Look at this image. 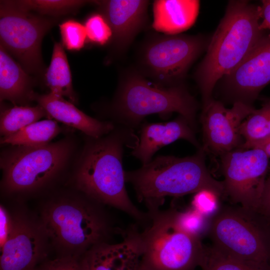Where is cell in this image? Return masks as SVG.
I'll list each match as a JSON object with an SVG mask.
<instances>
[{"label":"cell","instance_id":"4316f807","mask_svg":"<svg viewBox=\"0 0 270 270\" xmlns=\"http://www.w3.org/2000/svg\"><path fill=\"white\" fill-rule=\"evenodd\" d=\"M62 44L69 50H79L84 46L87 36L85 26L78 21L68 20L59 25Z\"/></svg>","mask_w":270,"mask_h":270},{"label":"cell","instance_id":"5bb4252c","mask_svg":"<svg viewBox=\"0 0 270 270\" xmlns=\"http://www.w3.org/2000/svg\"><path fill=\"white\" fill-rule=\"evenodd\" d=\"M226 95L249 105L270 83V36L265 35L242 62L224 77Z\"/></svg>","mask_w":270,"mask_h":270},{"label":"cell","instance_id":"4fadbf2b","mask_svg":"<svg viewBox=\"0 0 270 270\" xmlns=\"http://www.w3.org/2000/svg\"><path fill=\"white\" fill-rule=\"evenodd\" d=\"M46 239L40 222L22 214L13 216L10 233L0 247V270H34L46 254Z\"/></svg>","mask_w":270,"mask_h":270},{"label":"cell","instance_id":"3957f363","mask_svg":"<svg viewBox=\"0 0 270 270\" xmlns=\"http://www.w3.org/2000/svg\"><path fill=\"white\" fill-rule=\"evenodd\" d=\"M125 178L149 216L160 210L166 196L179 197L204 189L224 195L222 182L214 179L208 170L202 148L184 158L158 156L138 169L126 171Z\"/></svg>","mask_w":270,"mask_h":270},{"label":"cell","instance_id":"4dcf8cb0","mask_svg":"<svg viewBox=\"0 0 270 270\" xmlns=\"http://www.w3.org/2000/svg\"><path fill=\"white\" fill-rule=\"evenodd\" d=\"M34 270H81L78 256H62L48 261Z\"/></svg>","mask_w":270,"mask_h":270},{"label":"cell","instance_id":"ffe728a7","mask_svg":"<svg viewBox=\"0 0 270 270\" xmlns=\"http://www.w3.org/2000/svg\"><path fill=\"white\" fill-rule=\"evenodd\" d=\"M34 82L20 64L0 44V100L28 106L34 92Z\"/></svg>","mask_w":270,"mask_h":270},{"label":"cell","instance_id":"ba28073f","mask_svg":"<svg viewBox=\"0 0 270 270\" xmlns=\"http://www.w3.org/2000/svg\"><path fill=\"white\" fill-rule=\"evenodd\" d=\"M206 46V40L200 35H154L140 47L136 70L164 87L182 84L189 68Z\"/></svg>","mask_w":270,"mask_h":270},{"label":"cell","instance_id":"f1b7e54d","mask_svg":"<svg viewBox=\"0 0 270 270\" xmlns=\"http://www.w3.org/2000/svg\"><path fill=\"white\" fill-rule=\"evenodd\" d=\"M175 217L179 226L186 232L200 238L205 227V218L192 208L184 212L175 210Z\"/></svg>","mask_w":270,"mask_h":270},{"label":"cell","instance_id":"d6a6232c","mask_svg":"<svg viewBox=\"0 0 270 270\" xmlns=\"http://www.w3.org/2000/svg\"><path fill=\"white\" fill-rule=\"evenodd\" d=\"M258 212L270 218V174L265 182Z\"/></svg>","mask_w":270,"mask_h":270},{"label":"cell","instance_id":"484cf974","mask_svg":"<svg viewBox=\"0 0 270 270\" xmlns=\"http://www.w3.org/2000/svg\"><path fill=\"white\" fill-rule=\"evenodd\" d=\"M240 133L244 140L240 147L249 149L254 144L268 138L270 134V102L255 109L241 124Z\"/></svg>","mask_w":270,"mask_h":270},{"label":"cell","instance_id":"1f68e13d","mask_svg":"<svg viewBox=\"0 0 270 270\" xmlns=\"http://www.w3.org/2000/svg\"><path fill=\"white\" fill-rule=\"evenodd\" d=\"M12 226V217L2 206L0 208V246L5 243Z\"/></svg>","mask_w":270,"mask_h":270},{"label":"cell","instance_id":"d590c367","mask_svg":"<svg viewBox=\"0 0 270 270\" xmlns=\"http://www.w3.org/2000/svg\"><path fill=\"white\" fill-rule=\"evenodd\" d=\"M268 138V139H270V134H269L268 138Z\"/></svg>","mask_w":270,"mask_h":270},{"label":"cell","instance_id":"d4e9b609","mask_svg":"<svg viewBox=\"0 0 270 270\" xmlns=\"http://www.w3.org/2000/svg\"><path fill=\"white\" fill-rule=\"evenodd\" d=\"M202 270H270L268 263L244 260L220 251L214 246H204L199 265Z\"/></svg>","mask_w":270,"mask_h":270},{"label":"cell","instance_id":"d6986e66","mask_svg":"<svg viewBox=\"0 0 270 270\" xmlns=\"http://www.w3.org/2000/svg\"><path fill=\"white\" fill-rule=\"evenodd\" d=\"M200 8L196 0H157L153 4V28L167 35L178 34L195 22Z\"/></svg>","mask_w":270,"mask_h":270},{"label":"cell","instance_id":"52a82bcc","mask_svg":"<svg viewBox=\"0 0 270 270\" xmlns=\"http://www.w3.org/2000/svg\"><path fill=\"white\" fill-rule=\"evenodd\" d=\"M140 232V270H195L204 250L200 238L178 224L175 209L160 210Z\"/></svg>","mask_w":270,"mask_h":270},{"label":"cell","instance_id":"7a4b0ae2","mask_svg":"<svg viewBox=\"0 0 270 270\" xmlns=\"http://www.w3.org/2000/svg\"><path fill=\"white\" fill-rule=\"evenodd\" d=\"M260 20V6L247 0L228 2L195 73L203 106L212 98L218 80L236 68L265 36Z\"/></svg>","mask_w":270,"mask_h":270},{"label":"cell","instance_id":"603a6c76","mask_svg":"<svg viewBox=\"0 0 270 270\" xmlns=\"http://www.w3.org/2000/svg\"><path fill=\"white\" fill-rule=\"evenodd\" d=\"M44 117L47 113L39 104L35 106H6L0 105V134L2 137L14 134Z\"/></svg>","mask_w":270,"mask_h":270},{"label":"cell","instance_id":"44dd1931","mask_svg":"<svg viewBox=\"0 0 270 270\" xmlns=\"http://www.w3.org/2000/svg\"><path fill=\"white\" fill-rule=\"evenodd\" d=\"M44 76L50 92L66 97L68 101L77 104V95L73 88L70 66L62 43L54 42L50 64Z\"/></svg>","mask_w":270,"mask_h":270},{"label":"cell","instance_id":"6da1fadb","mask_svg":"<svg viewBox=\"0 0 270 270\" xmlns=\"http://www.w3.org/2000/svg\"><path fill=\"white\" fill-rule=\"evenodd\" d=\"M138 142L134 130L116 124L102 137L86 136L74 163L73 179L86 196L125 212L138 223L148 224V214L138 209L129 198L122 165L125 148L132 150Z\"/></svg>","mask_w":270,"mask_h":270},{"label":"cell","instance_id":"e0dca14e","mask_svg":"<svg viewBox=\"0 0 270 270\" xmlns=\"http://www.w3.org/2000/svg\"><path fill=\"white\" fill-rule=\"evenodd\" d=\"M180 139L198 150L202 148L196 136L195 127L182 116L164 123H145L141 125L138 142L131 154L145 164L160 148Z\"/></svg>","mask_w":270,"mask_h":270},{"label":"cell","instance_id":"9c48e42d","mask_svg":"<svg viewBox=\"0 0 270 270\" xmlns=\"http://www.w3.org/2000/svg\"><path fill=\"white\" fill-rule=\"evenodd\" d=\"M55 22L53 19L20 10L0 2V44L28 74H44L41 44Z\"/></svg>","mask_w":270,"mask_h":270},{"label":"cell","instance_id":"7402d4cb","mask_svg":"<svg viewBox=\"0 0 270 270\" xmlns=\"http://www.w3.org/2000/svg\"><path fill=\"white\" fill-rule=\"evenodd\" d=\"M62 131L56 121L51 119L39 120L10 136L1 137L2 144L36 146H44Z\"/></svg>","mask_w":270,"mask_h":270},{"label":"cell","instance_id":"8992f818","mask_svg":"<svg viewBox=\"0 0 270 270\" xmlns=\"http://www.w3.org/2000/svg\"><path fill=\"white\" fill-rule=\"evenodd\" d=\"M76 144L68 136L40 146H10L0 153L2 190L9 194L28 193L48 186L67 169Z\"/></svg>","mask_w":270,"mask_h":270},{"label":"cell","instance_id":"5b68a950","mask_svg":"<svg viewBox=\"0 0 270 270\" xmlns=\"http://www.w3.org/2000/svg\"><path fill=\"white\" fill-rule=\"evenodd\" d=\"M197 110V102L183 84L164 87L130 69L120 79L109 115L114 124L134 130L149 115L177 112L196 127Z\"/></svg>","mask_w":270,"mask_h":270},{"label":"cell","instance_id":"83f0119b","mask_svg":"<svg viewBox=\"0 0 270 270\" xmlns=\"http://www.w3.org/2000/svg\"><path fill=\"white\" fill-rule=\"evenodd\" d=\"M87 38L99 45H104L111 41L112 31L104 16L100 13L91 14L84 24Z\"/></svg>","mask_w":270,"mask_h":270},{"label":"cell","instance_id":"e575fe53","mask_svg":"<svg viewBox=\"0 0 270 270\" xmlns=\"http://www.w3.org/2000/svg\"><path fill=\"white\" fill-rule=\"evenodd\" d=\"M257 148L262 150L270 158V139L268 138L252 145L249 149Z\"/></svg>","mask_w":270,"mask_h":270},{"label":"cell","instance_id":"7c38bea8","mask_svg":"<svg viewBox=\"0 0 270 270\" xmlns=\"http://www.w3.org/2000/svg\"><path fill=\"white\" fill-rule=\"evenodd\" d=\"M255 109L242 102H235L226 108L220 101L212 98L203 106L200 116L203 146L205 152L221 156L239 148L244 143L240 133L242 122Z\"/></svg>","mask_w":270,"mask_h":270},{"label":"cell","instance_id":"9a60e30c","mask_svg":"<svg viewBox=\"0 0 270 270\" xmlns=\"http://www.w3.org/2000/svg\"><path fill=\"white\" fill-rule=\"evenodd\" d=\"M112 31L115 52L122 54L132 42L148 22V0H94Z\"/></svg>","mask_w":270,"mask_h":270},{"label":"cell","instance_id":"ac0fdd59","mask_svg":"<svg viewBox=\"0 0 270 270\" xmlns=\"http://www.w3.org/2000/svg\"><path fill=\"white\" fill-rule=\"evenodd\" d=\"M32 99L44 108L48 119L54 118L80 130L86 136L100 138L110 133L115 127V124L110 120H100L87 115L74 104L58 94L50 92L42 94L34 92Z\"/></svg>","mask_w":270,"mask_h":270},{"label":"cell","instance_id":"f546056e","mask_svg":"<svg viewBox=\"0 0 270 270\" xmlns=\"http://www.w3.org/2000/svg\"><path fill=\"white\" fill-rule=\"evenodd\" d=\"M221 196L209 190H202L196 193L192 200V208L206 216L214 212Z\"/></svg>","mask_w":270,"mask_h":270},{"label":"cell","instance_id":"8fae6325","mask_svg":"<svg viewBox=\"0 0 270 270\" xmlns=\"http://www.w3.org/2000/svg\"><path fill=\"white\" fill-rule=\"evenodd\" d=\"M242 208H224L215 214L209 228L216 248L232 256L258 263H268V250L264 235Z\"/></svg>","mask_w":270,"mask_h":270},{"label":"cell","instance_id":"30bf717a","mask_svg":"<svg viewBox=\"0 0 270 270\" xmlns=\"http://www.w3.org/2000/svg\"><path fill=\"white\" fill-rule=\"evenodd\" d=\"M224 195L245 212H258L269 158L261 150L236 148L220 156Z\"/></svg>","mask_w":270,"mask_h":270},{"label":"cell","instance_id":"cb8c5ba5","mask_svg":"<svg viewBox=\"0 0 270 270\" xmlns=\"http://www.w3.org/2000/svg\"><path fill=\"white\" fill-rule=\"evenodd\" d=\"M12 8L26 12H34L40 16H59L73 13L92 1L80 0H0Z\"/></svg>","mask_w":270,"mask_h":270},{"label":"cell","instance_id":"2e32d148","mask_svg":"<svg viewBox=\"0 0 270 270\" xmlns=\"http://www.w3.org/2000/svg\"><path fill=\"white\" fill-rule=\"evenodd\" d=\"M80 262L81 270H140V232L133 226L122 241L98 244L82 254Z\"/></svg>","mask_w":270,"mask_h":270},{"label":"cell","instance_id":"836d02e7","mask_svg":"<svg viewBox=\"0 0 270 270\" xmlns=\"http://www.w3.org/2000/svg\"><path fill=\"white\" fill-rule=\"evenodd\" d=\"M260 6V28L262 30H268L270 32V0L262 1ZM270 36V34H268Z\"/></svg>","mask_w":270,"mask_h":270},{"label":"cell","instance_id":"277c9868","mask_svg":"<svg viewBox=\"0 0 270 270\" xmlns=\"http://www.w3.org/2000/svg\"><path fill=\"white\" fill-rule=\"evenodd\" d=\"M101 204L86 196L62 198L46 206L40 224L64 256L79 257L94 246L108 242L113 234L124 235L126 231L114 226Z\"/></svg>","mask_w":270,"mask_h":270}]
</instances>
